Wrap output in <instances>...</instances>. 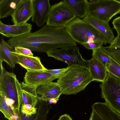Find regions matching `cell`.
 <instances>
[{"instance_id":"obj_1","label":"cell","mask_w":120,"mask_h":120,"mask_svg":"<svg viewBox=\"0 0 120 120\" xmlns=\"http://www.w3.org/2000/svg\"><path fill=\"white\" fill-rule=\"evenodd\" d=\"M7 42L14 48L22 46L37 52L46 53L59 48L77 45L65 27L53 26L46 24L36 31L11 38Z\"/></svg>"},{"instance_id":"obj_2","label":"cell","mask_w":120,"mask_h":120,"mask_svg":"<svg viewBox=\"0 0 120 120\" xmlns=\"http://www.w3.org/2000/svg\"><path fill=\"white\" fill-rule=\"evenodd\" d=\"M94 81L86 67L72 65L58 79L62 94H75Z\"/></svg>"},{"instance_id":"obj_3","label":"cell","mask_w":120,"mask_h":120,"mask_svg":"<svg viewBox=\"0 0 120 120\" xmlns=\"http://www.w3.org/2000/svg\"><path fill=\"white\" fill-rule=\"evenodd\" d=\"M73 40L83 45L89 42L97 41L106 44L107 42L104 37L89 24L76 17L65 26Z\"/></svg>"},{"instance_id":"obj_4","label":"cell","mask_w":120,"mask_h":120,"mask_svg":"<svg viewBox=\"0 0 120 120\" xmlns=\"http://www.w3.org/2000/svg\"><path fill=\"white\" fill-rule=\"evenodd\" d=\"M120 13L118 0H96L89 2L87 14L96 19L109 23L115 15Z\"/></svg>"},{"instance_id":"obj_5","label":"cell","mask_w":120,"mask_h":120,"mask_svg":"<svg viewBox=\"0 0 120 120\" xmlns=\"http://www.w3.org/2000/svg\"><path fill=\"white\" fill-rule=\"evenodd\" d=\"M101 97L105 103L120 114V79L107 72L105 81L99 85Z\"/></svg>"},{"instance_id":"obj_6","label":"cell","mask_w":120,"mask_h":120,"mask_svg":"<svg viewBox=\"0 0 120 120\" xmlns=\"http://www.w3.org/2000/svg\"><path fill=\"white\" fill-rule=\"evenodd\" d=\"M22 87L16 75L0 67V92L15 101L19 108L22 100Z\"/></svg>"},{"instance_id":"obj_7","label":"cell","mask_w":120,"mask_h":120,"mask_svg":"<svg viewBox=\"0 0 120 120\" xmlns=\"http://www.w3.org/2000/svg\"><path fill=\"white\" fill-rule=\"evenodd\" d=\"M76 17L74 13L63 0L51 6L46 24L53 26L65 27Z\"/></svg>"},{"instance_id":"obj_8","label":"cell","mask_w":120,"mask_h":120,"mask_svg":"<svg viewBox=\"0 0 120 120\" xmlns=\"http://www.w3.org/2000/svg\"><path fill=\"white\" fill-rule=\"evenodd\" d=\"M79 50L75 46L50 51L46 53L48 56L64 62L68 66L76 65L87 67V60L82 58Z\"/></svg>"},{"instance_id":"obj_9","label":"cell","mask_w":120,"mask_h":120,"mask_svg":"<svg viewBox=\"0 0 120 120\" xmlns=\"http://www.w3.org/2000/svg\"><path fill=\"white\" fill-rule=\"evenodd\" d=\"M22 100L21 113L25 118L36 113L38 99L36 93L38 86L27 84L24 82L21 83Z\"/></svg>"},{"instance_id":"obj_10","label":"cell","mask_w":120,"mask_h":120,"mask_svg":"<svg viewBox=\"0 0 120 120\" xmlns=\"http://www.w3.org/2000/svg\"><path fill=\"white\" fill-rule=\"evenodd\" d=\"M33 13L31 21L41 27L46 22L50 9L49 0H32Z\"/></svg>"},{"instance_id":"obj_11","label":"cell","mask_w":120,"mask_h":120,"mask_svg":"<svg viewBox=\"0 0 120 120\" xmlns=\"http://www.w3.org/2000/svg\"><path fill=\"white\" fill-rule=\"evenodd\" d=\"M0 111L8 120H22L20 109L15 101L0 92Z\"/></svg>"},{"instance_id":"obj_12","label":"cell","mask_w":120,"mask_h":120,"mask_svg":"<svg viewBox=\"0 0 120 120\" xmlns=\"http://www.w3.org/2000/svg\"><path fill=\"white\" fill-rule=\"evenodd\" d=\"M33 13L32 0H22L11 15L14 24L26 23L32 17Z\"/></svg>"},{"instance_id":"obj_13","label":"cell","mask_w":120,"mask_h":120,"mask_svg":"<svg viewBox=\"0 0 120 120\" xmlns=\"http://www.w3.org/2000/svg\"><path fill=\"white\" fill-rule=\"evenodd\" d=\"M59 78L58 76L48 72L46 70L27 71L24 77L25 83L37 86L52 82Z\"/></svg>"},{"instance_id":"obj_14","label":"cell","mask_w":120,"mask_h":120,"mask_svg":"<svg viewBox=\"0 0 120 120\" xmlns=\"http://www.w3.org/2000/svg\"><path fill=\"white\" fill-rule=\"evenodd\" d=\"M36 93L39 100L47 101L53 99L58 101L62 94L60 87L57 82H51L38 86Z\"/></svg>"},{"instance_id":"obj_15","label":"cell","mask_w":120,"mask_h":120,"mask_svg":"<svg viewBox=\"0 0 120 120\" xmlns=\"http://www.w3.org/2000/svg\"><path fill=\"white\" fill-rule=\"evenodd\" d=\"M32 28V25L30 23L10 25L4 24L0 21V33L8 38L18 37L29 33Z\"/></svg>"},{"instance_id":"obj_16","label":"cell","mask_w":120,"mask_h":120,"mask_svg":"<svg viewBox=\"0 0 120 120\" xmlns=\"http://www.w3.org/2000/svg\"><path fill=\"white\" fill-rule=\"evenodd\" d=\"M17 64L28 71H45L47 69L41 63L39 57L24 55L13 52Z\"/></svg>"},{"instance_id":"obj_17","label":"cell","mask_w":120,"mask_h":120,"mask_svg":"<svg viewBox=\"0 0 120 120\" xmlns=\"http://www.w3.org/2000/svg\"><path fill=\"white\" fill-rule=\"evenodd\" d=\"M92 26L110 44L115 38L112 30L109 23L99 20L87 15L83 19Z\"/></svg>"},{"instance_id":"obj_18","label":"cell","mask_w":120,"mask_h":120,"mask_svg":"<svg viewBox=\"0 0 120 120\" xmlns=\"http://www.w3.org/2000/svg\"><path fill=\"white\" fill-rule=\"evenodd\" d=\"M87 61V68L93 81L103 82L107 75L105 65L95 58H92Z\"/></svg>"},{"instance_id":"obj_19","label":"cell","mask_w":120,"mask_h":120,"mask_svg":"<svg viewBox=\"0 0 120 120\" xmlns=\"http://www.w3.org/2000/svg\"><path fill=\"white\" fill-rule=\"evenodd\" d=\"M102 120H120V114L113 110L105 102H98L92 106Z\"/></svg>"},{"instance_id":"obj_20","label":"cell","mask_w":120,"mask_h":120,"mask_svg":"<svg viewBox=\"0 0 120 120\" xmlns=\"http://www.w3.org/2000/svg\"><path fill=\"white\" fill-rule=\"evenodd\" d=\"M14 48L6 41L3 38L0 42V65L3 66V62H6L12 68H14L17 62L12 53L15 51Z\"/></svg>"},{"instance_id":"obj_21","label":"cell","mask_w":120,"mask_h":120,"mask_svg":"<svg viewBox=\"0 0 120 120\" xmlns=\"http://www.w3.org/2000/svg\"><path fill=\"white\" fill-rule=\"evenodd\" d=\"M76 17L84 18L87 15L89 2L87 0H64Z\"/></svg>"},{"instance_id":"obj_22","label":"cell","mask_w":120,"mask_h":120,"mask_svg":"<svg viewBox=\"0 0 120 120\" xmlns=\"http://www.w3.org/2000/svg\"><path fill=\"white\" fill-rule=\"evenodd\" d=\"M21 0H0V19H3L11 15Z\"/></svg>"},{"instance_id":"obj_23","label":"cell","mask_w":120,"mask_h":120,"mask_svg":"<svg viewBox=\"0 0 120 120\" xmlns=\"http://www.w3.org/2000/svg\"><path fill=\"white\" fill-rule=\"evenodd\" d=\"M52 107L48 101L38 99L37 112L29 120H47V115Z\"/></svg>"},{"instance_id":"obj_24","label":"cell","mask_w":120,"mask_h":120,"mask_svg":"<svg viewBox=\"0 0 120 120\" xmlns=\"http://www.w3.org/2000/svg\"><path fill=\"white\" fill-rule=\"evenodd\" d=\"M92 57L95 58L105 65L110 63V55L105 50L102 46L97 49L92 50Z\"/></svg>"},{"instance_id":"obj_25","label":"cell","mask_w":120,"mask_h":120,"mask_svg":"<svg viewBox=\"0 0 120 120\" xmlns=\"http://www.w3.org/2000/svg\"><path fill=\"white\" fill-rule=\"evenodd\" d=\"M110 63L105 64L107 72L120 79V65L110 56Z\"/></svg>"},{"instance_id":"obj_26","label":"cell","mask_w":120,"mask_h":120,"mask_svg":"<svg viewBox=\"0 0 120 120\" xmlns=\"http://www.w3.org/2000/svg\"><path fill=\"white\" fill-rule=\"evenodd\" d=\"M105 50L120 65V47L112 45L103 46Z\"/></svg>"},{"instance_id":"obj_27","label":"cell","mask_w":120,"mask_h":120,"mask_svg":"<svg viewBox=\"0 0 120 120\" xmlns=\"http://www.w3.org/2000/svg\"><path fill=\"white\" fill-rule=\"evenodd\" d=\"M14 48L15 52L17 53L26 56H33V54L29 48L20 46L15 47Z\"/></svg>"},{"instance_id":"obj_28","label":"cell","mask_w":120,"mask_h":120,"mask_svg":"<svg viewBox=\"0 0 120 120\" xmlns=\"http://www.w3.org/2000/svg\"><path fill=\"white\" fill-rule=\"evenodd\" d=\"M104 44L101 42L93 41L85 43L83 45L86 49L93 50L101 47Z\"/></svg>"},{"instance_id":"obj_29","label":"cell","mask_w":120,"mask_h":120,"mask_svg":"<svg viewBox=\"0 0 120 120\" xmlns=\"http://www.w3.org/2000/svg\"><path fill=\"white\" fill-rule=\"evenodd\" d=\"M69 67V66H68L65 68L51 70L47 69L46 71L48 72L56 75L60 78L65 72Z\"/></svg>"},{"instance_id":"obj_30","label":"cell","mask_w":120,"mask_h":120,"mask_svg":"<svg viewBox=\"0 0 120 120\" xmlns=\"http://www.w3.org/2000/svg\"><path fill=\"white\" fill-rule=\"evenodd\" d=\"M112 24L117 35L120 34V16L114 19L112 22Z\"/></svg>"},{"instance_id":"obj_31","label":"cell","mask_w":120,"mask_h":120,"mask_svg":"<svg viewBox=\"0 0 120 120\" xmlns=\"http://www.w3.org/2000/svg\"><path fill=\"white\" fill-rule=\"evenodd\" d=\"M110 45H115L120 47V34L117 35Z\"/></svg>"},{"instance_id":"obj_32","label":"cell","mask_w":120,"mask_h":120,"mask_svg":"<svg viewBox=\"0 0 120 120\" xmlns=\"http://www.w3.org/2000/svg\"><path fill=\"white\" fill-rule=\"evenodd\" d=\"M57 120H72L69 115L67 114H64L61 115L59 117Z\"/></svg>"},{"instance_id":"obj_33","label":"cell","mask_w":120,"mask_h":120,"mask_svg":"<svg viewBox=\"0 0 120 120\" xmlns=\"http://www.w3.org/2000/svg\"><path fill=\"white\" fill-rule=\"evenodd\" d=\"M57 101L55 99H53L49 100L48 101L49 103L50 104H56L57 103Z\"/></svg>"},{"instance_id":"obj_34","label":"cell","mask_w":120,"mask_h":120,"mask_svg":"<svg viewBox=\"0 0 120 120\" xmlns=\"http://www.w3.org/2000/svg\"></svg>"}]
</instances>
